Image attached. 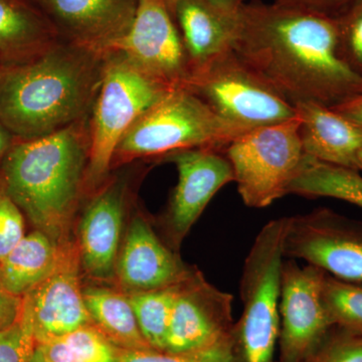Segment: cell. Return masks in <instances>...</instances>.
Returning a JSON list of instances; mask_svg holds the SVG:
<instances>
[{"instance_id": "6da1fadb", "label": "cell", "mask_w": 362, "mask_h": 362, "mask_svg": "<svg viewBox=\"0 0 362 362\" xmlns=\"http://www.w3.org/2000/svg\"><path fill=\"white\" fill-rule=\"evenodd\" d=\"M232 49L293 106L332 108L362 94V76L342 59L337 18L252 0L238 14Z\"/></svg>"}, {"instance_id": "7a4b0ae2", "label": "cell", "mask_w": 362, "mask_h": 362, "mask_svg": "<svg viewBox=\"0 0 362 362\" xmlns=\"http://www.w3.org/2000/svg\"><path fill=\"white\" fill-rule=\"evenodd\" d=\"M106 52L59 40L25 63L0 68V123L16 140L45 137L90 116Z\"/></svg>"}, {"instance_id": "3957f363", "label": "cell", "mask_w": 362, "mask_h": 362, "mask_svg": "<svg viewBox=\"0 0 362 362\" xmlns=\"http://www.w3.org/2000/svg\"><path fill=\"white\" fill-rule=\"evenodd\" d=\"M89 118L45 137L18 140L2 162L0 187L37 230L59 244L66 240L86 189Z\"/></svg>"}, {"instance_id": "277c9868", "label": "cell", "mask_w": 362, "mask_h": 362, "mask_svg": "<svg viewBox=\"0 0 362 362\" xmlns=\"http://www.w3.org/2000/svg\"><path fill=\"white\" fill-rule=\"evenodd\" d=\"M247 131L221 118L192 90L176 88L145 111L124 134L112 168L138 158H163L180 150L223 152Z\"/></svg>"}, {"instance_id": "5b68a950", "label": "cell", "mask_w": 362, "mask_h": 362, "mask_svg": "<svg viewBox=\"0 0 362 362\" xmlns=\"http://www.w3.org/2000/svg\"><path fill=\"white\" fill-rule=\"evenodd\" d=\"M286 223L287 216L267 223L245 261L240 282L243 311L232 335L233 362H276Z\"/></svg>"}, {"instance_id": "8992f818", "label": "cell", "mask_w": 362, "mask_h": 362, "mask_svg": "<svg viewBox=\"0 0 362 362\" xmlns=\"http://www.w3.org/2000/svg\"><path fill=\"white\" fill-rule=\"evenodd\" d=\"M169 89L119 52H107L103 80L89 118L86 189L103 183L119 142L135 121Z\"/></svg>"}, {"instance_id": "52a82bcc", "label": "cell", "mask_w": 362, "mask_h": 362, "mask_svg": "<svg viewBox=\"0 0 362 362\" xmlns=\"http://www.w3.org/2000/svg\"><path fill=\"white\" fill-rule=\"evenodd\" d=\"M299 117L247 131L223 150L243 202L264 209L288 194L305 157Z\"/></svg>"}, {"instance_id": "ba28073f", "label": "cell", "mask_w": 362, "mask_h": 362, "mask_svg": "<svg viewBox=\"0 0 362 362\" xmlns=\"http://www.w3.org/2000/svg\"><path fill=\"white\" fill-rule=\"evenodd\" d=\"M187 88L221 118L247 130L297 117L295 106L257 77L233 49L192 76Z\"/></svg>"}, {"instance_id": "9c48e42d", "label": "cell", "mask_w": 362, "mask_h": 362, "mask_svg": "<svg viewBox=\"0 0 362 362\" xmlns=\"http://www.w3.org/2000/svg\"><path fill=\"white\" fill-rule=\"evenodd\" d=\"M283 252L340 280L362 283V221L328 207L287 216Z\"/></svg>"}, {"instance_id": "30bf717a", "label": "cell", "mask_w": 362, "mask_h": 362, "mask_svg": "<svg viewBox=\"0 0 362 362\" xmlns=\"http://www.w3.org/2000/svg\"><path fill=\"white\" fill-rule=\"evenodd\" d=\"M325 274L296 259L283 263L278 362H304L333 327L322 299Z\"/></svg>"}, {"instance_id": "8fae6325", "label": "cell", "mask_w": 362, "mask_h": 362, "mask_svg": "<svg viewBox=\"0 0 362 362\" xmlns=\"http://www.w3.org/2000/svg\"><path fill=\"white\" fill-rule=\"evenodd\" d=\"M109 52H121L169 89L189 82L187 54L165 0H139L129 32Z\"/></svg>"}, {"instance_id": "7c38bea8", "label": "cell", "mask_w": 362, "mask_h": 362, "mask_svg": "<svg viewBox=\"0 0 362 362\" xmlns=\"http://www.w3.org/2000/svg\"><path fill=\"white\" fill-rule=\"evenodd\" d=\"M80 254L71 243H61L54 268L23 297L37 344L93 325L80 282Z\"/></svg>"}, {"instance_id": "4fadbf2b", "label": "cell", "mask_w": 362, "mask_h": 362, "mask_svg": "<svg viewBox=\"0 0 362 362\" xmlns=\"http://www.w3.org/2000/svg\"><path fill=\"white\" fill-rule=\"evenodd\" d=\"M235 323L232 295L195 272L178 290L164 351L182 354L232 343Z\"/></svg>"}, {"instance_id": "5bb4252c", "label": "cell", "mask_w": 362, "mask_h": 362, "mask_svg": "<svg viewBox=\"0 0 362 362\" xmlns=\"http://www.w3.org/2000/svg\"><path fill=\"white\" fill-rule=\"evenodd\" d=\"M163 159L173 162L178 173V182L164 216L166 235L176 247L216 192L235 180L230 161L218 150H180Z\"/></svg>"}, {"instance_id": "9a60e30c", "label": "cell", "mask_w": 362, "mask_h": 362, "mask_svg": "<svg viewBox=\"0 0 362 362\" xmlns=\"http://www.w3.org/2000/svg\"><path fill=\"white\" fill-rule=\"evenodd\" d=\"M61 40L107 52L129 32L139 0H33Z\"/></svg>"}, {"instance_id": "2e32d148", "label": "cell", "mask_w": 362, "mask_h": 362, "mask_svg": "<svg viewBox=\"0 0 362 362\" xmlns=\"http://www.w3.org/2000/svg\"><path fill=\"white\" fill-rule=\"evenodd\" d=\"M195 271L187 268L148 221L135 216L119 252L115 276L128 294L181 284Z\"/></svg>"}, {"instance_id": "e0dca14e", "label": "cell", "mask_w": 362, "mask_h": 362, "mask_svg": "<svg viewBox=\"0 0 362 362\" xmlns=\"http://www.w3.org/2000/svg\"><path fill=\"white\" fill-rule=\"evenodd\" d=\"M125 181H110L100 188L86 209L78 226L81 265L90 277L115 276L125 214Z\"/></svg>"}, {"instance_id": "ac0fdd59", "label": "cell", "mask_w": 362, "mask_h": 362, "mask_svg": "<svg viewBox=\"0 0 362 362\" xmlns=\"http://www.w3.org/2000/svg\"><path fill=\"white\" fill-rule=\"evenodd\" d=\"M306 156L316 160L362 170V124L316 103L295 105Z\"/></svg>"}, {"instance_id": "d6986e66", "label": "cell", "mask_w": 362, "mask_h": 362, "mask_svg": "<svg viewBox=\"0 0 362 362\" xmlns=\"http://www.w3.org/2000/svg\"><path fill=\"white\" fill-rule=\"evenodd\" d=\"M237 18L218 11L206 0H178L175 21L187 54L190 78L232 49Z\"/></svg>"}, {"instance_id": "ffe728a7", "label": "cell", "mask_w": 362, "mask_h": 362, "mask_svg": "<svg viewBox=\"0 0 362 362\" xmlns=\"http://www.w3.org/2000/svg\"><path fill=\"white\" fill-rule=\"evenodd\" d=\"M56 28L33 0H0V59L25 63L59 42Z\"/></svg>"}, {"instance_id": "44dd1931", "label": "cell", "mask_w": 362, "mask_h": 362, "mask_svg": "<svg viewBox=\"0 0 362 362\" xmlns=\"http://www.w3.org/2000/svg\"><path fill=\"white\" fill-rule=\"evenodd\" d=\"M59 247L61 244L39 230L25 235L0 261V284L11 294L25 297L52 270Z\"/></svg>"}, {"instance_id": "7402d4cb", "label": "cell", "mask_w": 362, "mask_h": 362, "mask_svg": "<svg viewBox=\"0 0 362 362\" xmlns=\"http://www.w3.org/2000/svg\"><path fill=\"white\" fill-rule=\"evenodd\" d=\"M93 325L109 341L124 350L152 349L138 326L128 294L101 287L83 289Z\"/></svg>"}, {"instance_id": "603a6c76", "label": "cell", "mask_w": 362, "mask_h": 362, "mask_svg": "<svg viewBox=\"0 0 362 362\" xmlns=\"http://www.w3.org/2000/svg\"><path fill=\"white\" fill-rule=\"evenodd\" d=\"M288 194L331 197L362 209V176L359 171L331 165L306 156L293 178Z\"/></svg>"}, {"instance_id": "cb8c5ba5", "label": "cell", "mask_w": 362, "mask_h": 362, "mask_svg": "<svg viewBox=\"0 0 362 362\" xmlns=\"http://www.w3.org/2000/svg\"><path fill=\"white\" fill-rule=\"evenodd\" d=\"M119 349L89 325L37 344L28 362H118Z\"/></svg>"}, {"instance_id": "d4e9b609", "label": "cell", "mask_w": 362, "mask_h": 362, "mask_svg": "<svg viewBox=\"0 0 362 362\" xmlns=\"http://www.w3.org/2000/svg\"><path fill=\"white\" fill-rule=\"evenodd\" d=\"M181 284L128 294L139 329L152 349L165 350L171 312Z\"/></svg>"}, {"instance_id": "484cf974", "label": "cell", "mask_w": 362, "mask_h": 362, "mask_svg": "<svg viewBox=\"0 0 362 362\" xmlns=\"http://www.w3.org/2000/svg\"><path fill=\"white\" fill-rule=\"evenodd\" d=\"M322 299L333 326L362 335V286L326 273Z\"/></svg>"}, {"instance_id": "4316f807", "label": "cell", "mask_w": 362, "mask_h": 362, "mask_svg": "<svg viewBox=\"0 0 362 362\" xmlns=\"http://www.w3.org/2000/svg\"><path fill=\"white\" fill-rule=\"evenodd\" d=\"M304 362H362V335L333 326Z\"/></svg>"}, {"instance_id": "83f0119b", "label": "cell", "mask_w": 362, "mask_h": 362, "mask_svg": "<svg viewBox=\"0 0 362 362\" xmlns=\"http://www.w3.org/2000/svg\"><path fill=\"white\" fill-rule=\"evenodd\" d=\"M118 362H233L232 343L214 349L182 354L154 349H119Z\"/></svg>"}, {"instance_id": "f1b7e54d", "label": "cell", "mask_w": 362, "mask_h": 362, "mask_svg": "<svg viewBox=\"0 0 362 362\" xmlns=\"http://www.w3.org/2000/svg\"><path fill=\"white\" fill-rule=\"evenodd\" d=\"M342 59L362 76V0L337 18Z\"/></svg>"}, {"instance_id": "f546056e", "label": "cell", "mask_w": 362, "mask_h": 362, "mask_svg": "<svg viewBox=\"0 0 362 362\" xmlns=\"http://www.w3.org/2000/svg\"><path fill=\"white\" fill-rule=\"evenodd\" d=\"M37 346L28 314L6 330L0 331V362H28Z\"/></svg>"}, {"instance_id": "4dcf8cb0", "label": "cell", "mask_w": 362, "mask_h": 362, "mask_svg": "<svg viewBox=\"0 0 362 362\" xmlns=\"http://www.w3.org/2000/svg\"><path fill=\"white\" fill-rule=\"evenodd\" d=\"M25 237L23 211L0 187V261Z\"/></svg>"}, {"instance_id": "1f68e13d", "label": "cell", "mask_w": 362, "mask_h": 362, "mask_svg": "<svg viewBox=\"0 0 362 362\" xmlns=\"http://www.w3.org/2000/svg\"><path fill=\"white\" fill-rule=\"evenodd\" d=\"M357 1L359 0H275L274 2L280 6L337 18Z\"/></svg>"}, {"instance_id": "d6a6232c", "label": "cell", "mask_w": 362, "mask_h": 362, "mask_svg": "<svg viewBox=\"0 0 362 362\" xmlns=\"http://www.w3.org/2000/svg\"><path fill=\"white\" fill-rule=\"evenodd\" d=\"M23 297L16 296L0 284V331L11 327L23 314Z\"/></svg>"}, {"instance_id": "836d02e7", "label": "cell", "mask_w": 362, "mask_h": 362, "mask_svg": "<svg viewBox=\"0 0 362 362\" xmlns=\"http://www.w3.org/2000/svg\"><path fill=\"white\" fill-rule=\"evenodd\" d=\"M331 109L354 122L362 124V94L351 98Z\"/></svg>"}, {"instance_id": "e575fe53", "label": "cell", "mask_w": 362, "mask_h": 362, "mask_svg": "<svg viewBox=\"0 0 362 362\" xmlns=\"http://www.w3.org/2000/svg\"><path fill=\"white\" fill-rule=\"evenodd\" d=\"M211 6L230 16H237L240 8L246 2L245 0H206Z\"/></svg>"}, {"instance_id": "d590c367", "label": "cell", "mask_w": 362, "mask_h": 362, "mask_svg": "<svg viewBox=\"0 0 362 362\" xmlns=\"http://www.w3.org/2000/svg\"><path fill=\"white\" fill-rule=\"evenodd\" d=\"M13 135L0 123V159H4L14 143Z\"/></svg>"}, {"instance_id": "8d00e7d4", "label": "cell", "mask_w": 362, "mask_h": 362, "mask_svg": "<svg viewBox=\"0 0 362 362\" xmlns=\"http://www.w3.org/2000/svg\"><path fill=\"white\" fill-rule=\"evenodd\" d=\"M165 1L166 4H168L169 11H170L171 14H173V18H175V7L178 0H165Z\"/></svg>"}]
</instances>
